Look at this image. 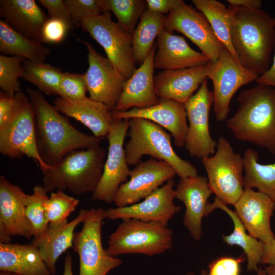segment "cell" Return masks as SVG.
<instances>
[{"label": "cell", "instance_id": "6da1fadb", "mask_svg": "<svg viewBox=\"0 0 275 275\" xmlns=\"http://www.w3.org/2000/svg\"><path fill=\"white\" fill-rule=\"evenodd\" d=\"M227 8L231 42L240 64L263 75L271 65L275 50V17L261 8Z\"/></svg>", "mask_w": 275, "mask_h": 275}, {"label": "cell", "instance_id": "7a4b0ae2", "mask_svg": "<svg viewBox=\"0 0 275 275\" xmlns=\"http://www.w3.org/2000/svg\"><path fill=\"white\" fill-rule=\"evenodd\" d=\"M34 112L37 147L44 163L52 167L68 153L100 146V139L80 131L45 98L41 92L27 89Z\"/></svg>", "mask_w": 275, "mask_h": 275}, {"label": "cell", "instance_id": "3957f363", "mask_svg": "<svg viewBox=\"0 0 275 275\" xmlns=\"http://www.w3.org/2000/svg\"><path fill=\"white\" fill-rule=\"evenodd\" d=\"M238 106L227 119L235 137L266 149L275 155V88L258 84L242 90Z\"/></svg>", "mask_w": 275, "mask_h": 275}, {"label": "cell", "instance_id": "277c9868", "mask_svg": "<svg viewBox=\"0 0 275 275\" xmlns=\"http://www.w3.org/2000/svg\"><path fill=\"white\" fill-rule=\"evenodd\" d=\"M105 150L100 146L72 151L43 173L47 192L68 190L79 196L93 193L102 175Z\"/></svg>", "mask_w": 275, "mask_h": 275}, {"label": "cell", "instance_id": "5b68a950", "mask_svg": "<svg viewBox=\"0 0 275 275\" xmlns=\"http://www.w3.org/2000/svg\"><path fill=\"white\" fill-rule=\"evenodd\" d=\"M128 135L130 139L124 151L128 165H136L144 155H148L169 163L180 178L198 176L196 167L175 152L172 135L158 124L142 118L129 119Z\"/></svg>", "mask_w": 275, "mask_h": 275}, {"label": "cell", "instance_id": "8992f818", "mask_svg": "<svg viewBox=\"0 0 275 275\" xmlns=\"http://www.w3.org/2000/svg\"><path fill=\"white\" fill-rule=\"evenodd\" d=\"M173 231L159 223L122 220L109 236L105 250L113 257L130 254L159 255L172 248Z\"/></svg>", "mask_w": 275, "mask_h": 275}, {"label": "cell", "instance_id": "52a82bcc", "mask_svg": "<svg viewBox=\"0 0 275 275\" xmlns=\"http://www.w3.org/2000/svg\"><path fill=\"white\" fill-rule=\"evenodd\" d=\"M12 117L0 125V152L11 159L26 156L33 159L42 172L50 168L42 160L37 147L34 112L28 96L20 91L15 95Z\"/></svg>", "mask_w": 275, "mask_h": 275}, {"label": "cell", "instance_id": "ba28073f", "mask_svg": "<svg viewBox=\"0 0 275 275\" xmlns=\"http://www.w3.org/2000/svg\"><path fill=\"white\" fill-rule=\"evenodd\" d=\"M212 194L226 204L234 205L244 190V162L224 137L217 142L215 153L201 159Z\"/></svg>", "mask_w": 275, "mask_h": 275}, {"label": "cell", "instance_id": "9c48e42d", "mask_svg": "<svg viewBox=\"0 0 275 275\" xmlns=\"http://www.w3.org/2000/svg\"><path fill=\"white\" fill-rule=\"evenodd\" d=\"M105 218L103 208L90 209L81 230L74 234L72 248L79 257L78 275H107L122 263L102 246L101 228Z\"/></svg>", "mask_w": 275, "mask_h": 275}, {"label": "cell", "instance_id": "30bf717a", "mask_svg": "<svg viewBox=\"0 0 275 275\" xmlns=\"http://www.w3.org/2000/svg\"><path fill=\"white\" fill-rule=\"evenodd\" d=\"M80 26L104 50L107 58L126 79L135 70L132 35L122 30L111 19L110 12L80 21Z\"/></svg>", "mask_w": 275, "mask_h": 275}, {"label": "cell", "instance_id": "8fae6325", "mask_svg": "<svg viewBox=\"0 0 275 275\" xmlns=\"http://www.w3.org/2000/svg\"><path fill=\"white\" fill-rule=\"evenodd\" d=\"M207 78L213 86V111L218 121L227 120L231 100L237 90L259 76L242 67L224 48L215 62L207 64Z\"/></svg>", "mask_w": 275, "mask_h": 275}, {"label": "cell", "instance_id": "7c38bea8", "mask_svg": "<svg viewBox=\"0 0 275 275\" xmlns=\"http://www.w3.org/2000/svg\"><path fill=\"white\" fill-rule=\"evenodd\" d=\"M129 129L128 119H115L106 136L108 148L101 178L92 198L107 204L113 203L120 186L127 181L130 170L125 151L124 141Z\"/></svg>", "mask_w": 275, "mask_h": 275}, {"label": "cell", "instance_id": "4fadbf2b", "mask_svg": "<svg viewBox=\"0 0 275 275\" xmlns=\"http://www.w3.org/2000/svg\"><path fill=\"white\" fill-rule=\"evenodd\" d=\"M213 102V92L209 90L205 79L185 103L189 123L185 147L193 157L201 159L216 151L217 142L212 138L209 127V112Z\"/></svg>", "mask_w": 275, "mask_h": 275}, {"label": "cell", "instance_id": "5bb4252c", "mask_svg": "<svg viewBox=\"0 0 275 275\" xmlns=\"http://www.w3.org/2000/svg\"><path fill=\"white\" fill-rule=\"evenodd\" d=\"M164 29L177 31L196 44L209 59L215 62L225 48L205 16L183 1L166 16Z\"/></svg>", "mask_w": 275, "mask_h": 275}, {"label": "cell", "instance_id": "9a60e30c", "mask_svg": "<svg viewBox=\"0 0 275 275\" xmlns=\"http://www.w3.org/2000/svg\"><path fill=\"white\" fill-rule=\"evenodd\" d=\"M177 175L167 162L153 158L141 161L130 170V179L122 184L115 194L113 203L124 207L138 203Z\"/></svg>", "mask_w": 275, "mask_h": 275}, {"label": "cell", "instance_id": "2e32d148", "mask_svg": "<svg viewBox=\"0 0 275 275\" xmlns=\"http://www.w3.org/2000/svg\"><path fill=\"white\" fill-rule=\"evenodd\" d=\"M86 47L88 68L84 73L90 97L100 102L113 112L126 79L107 58L99 54L88 41L77 38Z\"/></svg>", "mask_w": 275, "mask_h": 275}, {"label": "cell", "instance_id": "e0dca14e", "mask_svg": "<svg viewBox=\"0 0 275 275\" xmlns=\"http://www.w3.org/2000/svg\"><path fill=\"white\" fill-rule=\"evenodd\" d=\"M174 184V179H170L141 202L105 210V218L109 220L133 218L167 226L181 209V206L176 205L174 202L176 198Z\"/></svg>", "mask_w": 275, "mask_h": 275}, {"label": "cell", "instance_id": "ac0fdd59", "mask_svg": "<svg viewBox=\"0 0 275 275\" xmlns=\"http://www.w3.org/2000/svg\"><path fill=\"white\" fill-rule=\"evenodd\" d=\"M234 206L249 234L264 243L275 239L270 226L275 209L274 200L262 192L245 188Z\"/></svg>", "mask_w": 275, "mask_h": 275}, {"label": "cell", "instance_id": "d6986e66", "mask_svg": "<svg viewBox=\"0 0 275 275\" xmlns=\"http://www.w3.org/2000/svg\"><path fill=\"white\" fill-rule=\"evenodd\" d=\"M112 115L115 119L138 118L151 121L170 133L176 146H185L188 125L185 106L183 103L159 98L158 103L151 107L133 108L124 112L113 111Z\"/></svg>", "mask_w": 275, "mask_h": 275}, {"label": "cell", "instance_id": "ffe728a7", "mask_svg": "<svg viewBox=\"0 0 275 275\" xmlns=\"http://www.w3.org/2000/svg\"><path fill=\"white\" fill-rule=\"evenodd\" d=\"M156 48L157 43H154L140 67L126 79L113 111L124 112L133 108H145L158 103L159 98L155 93L153 75Z\"/></svg>", "mask_w": 275, "mask_h": 275}, {"label": "cell", "instance_id": "44dd1931", "mask_svg": "<svg viewBox=\"0 0 275 275\" xmlns=\"http://www.w3.org/2000/svg\"><path fill=\"white\" fill-rule=\"evenodd\" d=\"M175 191L176 198L185 207L183 224L194 240H198L202 234V218L208 215V199L212 194L207 178L198 175L180 178Z\"/></svg>", "mask_w": 275, "mask_h": 275}, {"label": "cell", "instance_id": "7402d4cb", "mask_svg": "<svg viewBox=\"0 0 275 275\" xmlns=\"http://www.w3.org/2000/svg\"><path fill=\"white\" fill-rule=\"evenodd\" d=\"M207 64L160 72L154 77L157 96L159 98L171 99L185 104L207 78Z\"/></svg>", "mask_w": 275, "mask_h": 275}, {"label": "cell", "instance_id": "603a6c76", "mask_svg": "<svg viewBox=\"0 0 275 275\" xmlns=\"http://www.w3.org/2000/svg\"><path fill=\"white\" fill-rule=\"evenodd\" d=\"M157 39L155 69L178 70L205 65L209 61L203 53L191 48L184 37L172 34L165 29Z\"/></svg>", "mask_w": 275, "mask_h": 275}, {"label": "cell", "instance_id": "cb8c5ba5", "mask_svg": "<svg viewBox=\"0 0 275 275\" xmlns=\"http://www.w3.org/2000/svg\"><path fill=\"white\" fill-rule=\"evenodd\" d=\"M53 104L60 113L80 122L99 139L107 135L115 121L106 105L90 97L72 100L59 97Z\"/></svg>", "mask_w": 275, "mask_h": 275}, {"label": "cell", "instance_id": "d4e9b609", "mask_svg": "<svg viewBox=\"0 0 275 275\" xmlns=\"http://www.w3.org/2000/svg\"><path fill=\"white\" fill-rule=\"evenodd\" d=\"M89 209H81L77 215L66 224L49 225L40 236L34 237L31 243L35 246L52 275L57 272V262L59 257L72 248L76 228L86 219Z\"/></svg>", "mask_w": 275, "mask_h": 275}, {"label": "cell", "instance_id": "484cf974", "mask_svg": "<svg viewBox=\"0 0 275 275\" xmlns=\"http://www.w3.org/2000/svg\"><path fill=\"white\" fill-rule=\"evenodd\" d=\"M27 195L19 186L11 183L4 176H0V222L12 236L30 239L33 233L25 211Z\"/></svg>", "mask_w": 275, "mask_h": 275}, {"label": "cell", "instance_id": "4316f807", "mask_svg": "<svg viewBox=\"0 0 275 275\" xmlns=\"http://www.w3.org/2000/svg\"><path fill=\"white\" fill-rule=\"evenodd\" d=\"M0 13L3 20L15 31L42 43L41 30L48 16L36 1L1 0Z\"/></svg>", "mask_w": 275, "mask_h": 275}, {"label": "cell", "instance_id": "83f0119b", "mask_svg": "<svg viewBox=\"0 0 275 275\" xmlns=\"http://www.w3.org/2000/svg\"><path fill=\"white\" fill-rule=\"evenodd\" d=\"M0 271L18 275H52L39 251L31 243H0Z\"/></svg>", "mask_w": 275, "mask_h": 275}, {"label": "cell", "instance_id": "f1b7e54d", "mask_svg": "<svg viewBox=\"0 0 275 275\" xmlns=\"http://www.w3.org/2000/svg\"><path fill=\"white\" fill-rule=\"evenodd\" d=\"M216 208L221 209L226 212L231 218L234 225L233 232L229 235L223 236L224 241L228 245L240 246L247 258L248 270L257 271L259 268L258 264L261 263L264 243L248 234L237 213L229 209L227 204L215 197L213 202L212 204L209 203L208 205V215Z\"/></svg>", "mask_w": 275, "mask_h": 275}, {"label": "cell", "instance_id": "f546056e", "mask_svg": "<svg viewBox=\"0 0 275 275\" xmlns=\"http://www.w3.org/2000/svg\"><path fill=\"white\" fill-rule=\"evenodd\" d=\"M50 49L42 43L18 33L3 19H0V52L8 56H18L25 60L44 62Z\"/></svg>", "mask_w": 275, "mask_h": 275}, {"label": "cell", "instance_id": "4dcf8cb0", "mask_svg": "<svg viewBox=\"0 0 275 275\" xmlns=\"http://www.w3.org/2000/svg\"><path fill=\"white\" fill-rule=\"evenodd\" d=\"M166 16L147 9L132 35V50L136 63L142 64L154 44L155 39L164 29Z\"/></svg>", "mask_w": 275, "mask_h": 275}, {"label": "cell", "instance_id": "1f68e13d", "mask_svg": "<svg viewBox=\"0 0 275 275\" xmlns=\"http://www.w3.org/2000/svg\"><path fill=\"white\" fill-rule=\"evenodd\" d=\"M258 157L253 149H248L244 153V188H256L275 201V162L262 164Z\"/></svg>", "mask_w": 275, "mask_h": 275}, {"label": "cell", "instance_id": "d6a6232c", "mask_svg": "<svg viewBox=\"0 0 275 275\" xmlns=\"http://www.w3.org/2000/svg\"><path fill=\"white\" fill-rule=\"evenodd\" d=\"M192 2L197 10L205 16L214 33L224 47L240 64L231 42L228 8L216 0H193Z\"/></svg>", "mask_w": 275, "mask_h": 275}, {"label": "cell", "instance_id": "836d02e7", "mask_svg": "<svg viewBox=\"0 0 275 275\" xmlns=\"http://www.w3.org/2000/svg\"><path fill=\"white\" fill-rule=\"evenodd\" d=\"M24 80L36 86L41 92L48 95H59L63 73L60 68L44 62L24 60L22 63Z\"/></svg>", "mask_w": 275, "mask_h": 275}, {"label": "cell", "instance_id": "e575fe53", "mask_svg": "<svg viewBox=\"0 0 275 275\" xmlns=\"http://www.w3.org/2000/svg\"><path fill=\"white\" fill-rule=\"evenodd\" d=\"M102 12L112 11L117 18V24L132 35L144 12L147 9L144 0H98Z\"/></svg>", "mask_w": 275, "mask_h": 275}, {"label": "cell", "instance_id": "d590c367", "mask_svg": "<svg viewBox=\"0 0 275 275\" xmlns=\"http://www.w3.org/2000/svg\"><path fill=\"white\" fill-rule=\"evenodd\" d=\"M79 204V200L63 191L57 190L44 203L45 215L49 225H61L68 223V218Z\"/></svg>", "mask_w": 275, "mask_h": 275}, {"label": "cell", "instance_id": "8d00e7d4", "mask_svg": "<svg viewBox=\"0 0 275 275\" xmlns=\"http://www.w3.org/2000/svg\"><path fill=\"white\" fill-rule=\"evenodd\" d=\"M43 186L36 185L32 195H28L24 202L25 214L30 222L34 237L43 233L49 226L46 218L44 203L48 198Z\"/></svg>", "mask_w": 275, "mask_h": 275}, {"label": "cell", "instance_id": "74e56055", "mask_svg": "<svg viewBox=\"0 0 275 275\" xmlns=\"http://www.w3.org/2000/svg\"><path fill=\"white\" fill-rule=\"evenodd\" d=\"M24 60L18 56L0 55V89L10 97H14L21 91L19 79L22 76Z\"/></svg>", "mask_w": 275, "mask_h": 275}, {"label": "cell", "instance_id": "f35d334b", "mask_svg": "<svg viewBox=\"0 0 275 275\" xmlns=\"http://www.w3.org/2000/svg\"><path fill=\"white\" fill-rule=\"evenodd\" d=\"M88 91L84 74L64 72L60 82V97L76 100L85 98Z\"/></svg>", "mask_w": 275, "mask_h": 275}, {"label": "cell", "instance_id": "ab89813d", "mask_svg": "<svg viewBox=\"0 0 275 275\" xmlns=\"http://www.w3.org/2000/svg\"><path fill=\"white\" fill-rule=\"evenodd\" d=\"M74 28L80 26L83 19L98 16L103 12L98 0H64Z\"/></svg>", "mask_w": 275, "mask_h": 275}, {"label": "cell", "instance_id": "60d3db41", "mask_svg": "<svg viewBox=\"0 0 275 275\" xmlns=\"http://www.w3.org/2000/svg\"><path fill=\"white\" fill-rule=\"evenodd\" d=\"M70 30L69 25L63 20L48 17L42 28L41 42L42 43H59Z\"/></svg>", "mask_w": 275, "mask_h": 275}, {"label": "cell", "instance_id": "b9f144b4", "mask_svg": "<svg viewBox=\"0 0 275 275\" xmlns=\"http://www.w3.org/2000/svg\"><path fill=\"white\" fill-rule=\"evenodd\" d=\"M245 257L242 255L238 257L222 256L211 262L206 275H240L242 262Z\"/></svg>", "mask_w": 275, "mask_h": 275}, {"label": "cell", "instance_id": "7bdbcfd3", "mask_svg": "<svg viewBox=\"0 0 275 275\" xmlns=\"http://www.w3.org/2000/svg\"><path fill=\"white\" fill-rule=\"evenodd\" d=\"M38 3L45 8L48 12V17L63 20L69 25L71 30L73 25L68 8L62 0H39Z\"/></svg>", "mask_w": 275, "mask_h": 275}, {"label": "cell", "instance_id": "ee69618b", "mask_svg": "<svg viewBox=\"0 0 275 275\" xmlns=\"http://www.w3.org/2000/svg\"><path fill=\"white\" fill-rule=\"evenodd\" d=\"M15 98L1 91L0 92V125L6 123L13 114L15 107Z\"/></svg>", "mask_w": 275, "mask_h": 275}, {"label": "cell", "instance_id": "f6af8a7d", "mask_svg": "<svg viewBox=\"0 0 275 275\" xmlns=\"http://www.w3.org/2000/svg\"><path fill=\"white\" fill-rule=\"evenodd\" d=\"M182 0H147V9L157 13L169 14L181 4Z\"/></svg>", "mask_w": 275, "mask_h": 275}, {"label": "cell", "instance_id": "bcb514c9", "mask_svg": "<svg viewBox=\"0 0 275 275\" xmlns=\"http://www.w3.org/2000/svg\"><path fill=\"white\" fill-rule=\"evenodd\" d=\"M256 81L257 84L265 85L275 88V52L270 68L264 74L259 76Z\"/></svg>", "mask_w": 275, "mask_h": 275}, {"label": "cell", "instance_id": "7dc6e473", "mask_svg": "<svg viewBox=\"0 0 275 275\" xmlns=\"http://www.w3.org/2000/svg\"><path fill=\"white\" fill-rule=\"evenodd\" d=\"M261 263L275 266V239L268 243H264Z\"/></svg>", "mask_w": 275, "mask_h": 275}, {"label": "cell", "instance_id": "c3c4849f", "mask_svg": "<svg viewBox=\"0 0 275 275\" xmlns=\"http://www.w3.org/2000/svg\"><path fill=\"white\" fill-rule=\"evenodd\" d=\"M230 6L251 9H260L262 4L260 0H228Z\"/></svg>", "mask_w": 275, "mask_h": 275}, {"label": "cell", "instance_id": "681fc988", "mask_svg": "<svg viewBox=\"0 0 275 275\" xmlns=\"http://www.w3.org/2000/svg\"><path fill=\"white\" fill-rule=\"evenodd\" d=\"M12 235L5 225L0 222V243H10L12 240Z\"/></svg>", "mask_w": 275, "mask_h": 275}, {"label": "cell", "instance_id": "f907efd6", "mask_svg": "<svg viewBox=\"0 0 275 275\" xmlns=\"http://www.w3.org/2000/svg\"><path fill=\"white\" fill-rule=\"evenodd\" d=\"M72 266V257L70 254L67 253L64 259L63 275H73Z\"/></svg>", "mask_w": 275, "mask_h": 275}, {"label": "cell", "instance_id": "816d5d0a", "mask_svg": "<svg viewBox=\"0 0 275 275\" xmlns=\"http://www.w3.org/2000/svg\"><path fill=\"white\" fill-rule=\"evenodd\" d=\"M264 269L267 275H275V266L268 265Z\"/></svg>", "mask_w": 275, "mask_h": 275}, {"label": "cell", "instance_id": "f5cc1de1", "mask_svg": "<svg viewBox=\"0 0 275 275\" xmlns=\"http://www.w3.org/2000/svg\"><path fill=\"white\" fill-rule=\"evenodd\" d=\"M257 275H267L265 269L262 267H259L257 270Z\"/></svg>", "mask_w": 275, "mask_h": 275}, {"label": "cell", "instance_id": "db71d44e", "mask_svg": "<svg viewBox=\"0 0 275 275\" xmlns=\"http://www.w3.org/2000/svg\"><path fill=\"white\" fill-rule=\"evenodd\" d=\"M0 275H18L14 273L7 272V271H0Z\"/></svg>", "mask_w": 275, "mask_h": 275}, {"label": "cell", "instance_id": "11a10c76", "mask_svg": "<svg viewBox=\"0 0 275 275\" xmlns=\"http://www.w3.org/2000/svg\"><path fill=\"white\" fill-rule=\"evenodd\" d=\"M207 271L205 270H202L200 275H206ZM186 275H196L194 273L189 272Z\"/></svg>", "mask_w": 275, "mask_h": 275}]
</instances>
